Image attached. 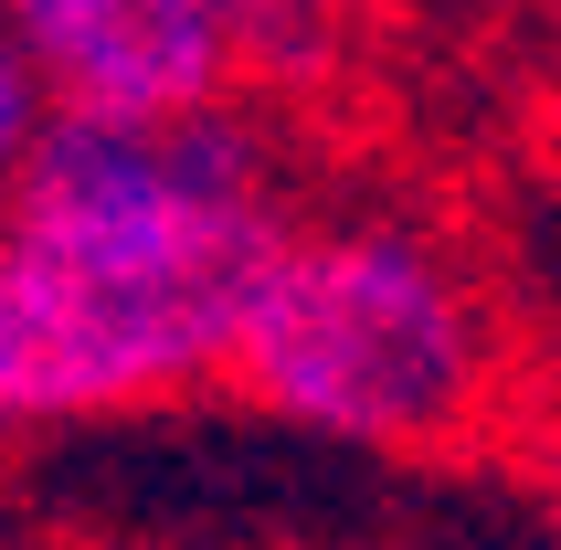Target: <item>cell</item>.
<instances>
[{
    "label": "cell",
    "instance_id": "4",
    "mask_svg": "<svg viewBox=\"0 0 561 550\" xmlns=\"http://www.w3.org/2000/svg\"><path fill=\"white\" fill-rule=\"evenodd\" d=\"M54 127H64V106H54V85H43V64L22 54V32L0 22V202L22 191V170L43 159Z\"/></svg>",
    "mask_w": 561,
    "mask_h": 550
},
{
    "label": "cell",
    "instance_id": "6",
    "mask_svg": "<svg viewBox=\"0 0 561 550\" xmlns=\"http://www.w3.org/2000/svg\"><path fill=\"white\" fill-rule=\"evenodd\" d=\"M508 466H530L540 508L561 519V370H540V392H530V413H519V445H508Z\"/></svg>",
    "mask_w": 561,
    "mask_h": 550
},
{
    "label": "cell",
    "instance_id": "1",
    "mask_svg": "<svg viewBox=\"0 0 561 550\" xmlns=\"http://www.w3.org/2000/svg\"><path fill=\"white\" fill-rule=\"evenodd\" d=\"M286 233L297 170L254 106L64 117L0 202V424H106L233 381Z\"/></svg>",
    "mask_w": 561,
    "mask_h": 550
},
{
    "label": "cell",
    "instance_id": "7",
    "mask_svg": "<svg viewBox=\"0 0 561 550\" xmlns=\"http://www.w3.org/2000/svg\"><path fill=\"white\" fill-rule=\"evenodd\" d=\"M0 434H11V424H0Z\"/></svg>",
    "mask_w": 561,
    "mask_h": 550
},
{
    "label": "cell",
    "instance_id": "3",
    "mask_svg": "<svg viewBox=\"0 0 561 550\" xmlns=\"http://www.w3.org/2000/svg\"><path fill=\"white\" fill-rule=\"evenodd\" d=\"M64 117H213L265 95L254 0H0Z\"/></svg>",
    "mask_w": 561,
    "mask_h": 550
},
{
    "label": "cell",
    "instance_id": "5",
    "mask_svg": "<svg viewBox=\"0 0 561 550\" xmlns=\"http://www.w3.org/2000/svg\"><path fill=\"white\" fill-rule=\"evenodd\" d=\"M371 11L381 0H254V22H265V85L297 75V64H318L350 22H371Z\"/></svg>",
    "mask_w": 561,
    "mask_h": 550
},
{
    "label": "cell",
    "instance_id": "2",
    "mask_svg": "<svg viewBox=\"0 0 561 550\" xmlns=\"http://www.w3.org/2000/svg\"><path fill=\"white\" fill-rule=\"evenodd\" d=\"M233 392L329 445L456 466L508 456L540 360L467 233L424 213H297L233 339Z\"/></svg>",
    "mask_w": 561,
    "mask_h": 550
}]
</instances>
